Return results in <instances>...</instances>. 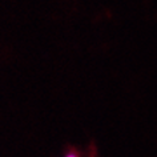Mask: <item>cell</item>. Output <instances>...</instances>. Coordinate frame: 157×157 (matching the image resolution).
Here are the masks:
<instances>
[{
    "instance_id": "obj_1",
    "label": "cell",
    "mask_w": 157,
    "mask_h": 157,
    "mask_svg": "<svg viewBox=\"0 0 157 157\" xmlns=\"http://www.w3.org/2000/svg\"><path fill=\"white\" fill-rule=\"evenodd\" d=\"M65 157H78V156H77L75 152H68V153L65 155Z\"/></svg>"
}]
</instances>
